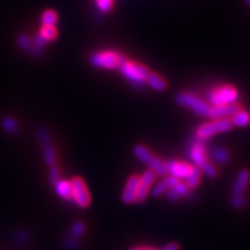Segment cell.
Instances as JSON below:
<instances>
[{
	"label": "cell",
	"instance_id": "1",
	"mask_svg": "<svg viewBox=\"0 0 250 250\" xmlns=\"http://www.w3.org/2000/svg\"><path fill=\"white\" fill-rule=\"evenodd\" d=\"M188 154H189V158L192 161L193 165L196 166L201 171V173L209 178L217 176L218 171L208 159L206 147L203 145V141L198 140V142L193 143L189 148Z\"/></svg>",
	"mask_w": 250,
	"mask_h": 250
},
{
	"label": "cell",
	"instance_id": "2",
	"mask_svg": "<svg viewBox=\"0 0 250 250\" xmlns=\"http://www.w3.org/2000/svg\"><path fill=\"white\" fill-rule=\"evenodd\" d=\"M240 98L238 90L230 84H223L215 87L208 94V104L210 106L228 105L237 104Z\"/></svg>",
	"mask_w": 250,
	"mask_h": 250
},
{
	"label": "cell",
	"instance_id": "3",
	"mask_svg": "<svg viewBox=\"0 0 250 250\" xmlns=\"http://www.w3.org/2000/svg\"><path fill=\"white\" fill-rule=\"evenodd\" d=\"M119 69L123 76L130 82L135 87L142 88L145 83V80L150 71L144 65L138 64V62H129L126 59H123L122 62L119 66Z\"/></svg>",
	"mask_w": 250,
	"mask_h": 250
},
{
	"label": "cell",
	"instance_id": "4",
	"mask_svg": "<svg viewBox=\"0 0 250 250\" xmlns=\"http://www.w3.org/2000/svg\"><path fill=\"white\" fill-rule=\"evenodd\" d=\"M233 127V125L230 119H212V121H208L203 123L196 128V138L201 141H206L208 139L213 138L217 135L223 134V132H228Z\"/></svg>",
	"mask_w": 250,
	"mask_h": 250
},
{
	"label": "cell",
	"instance_id": "5",
	"mask_svg": "<svg viewBox=\"0 0 250 250\" xmlns=\"http://www.w3.org/2000/svg\"><path fill=\"white\" fill-rule=\"evenodd\" d=\"M175 101L177 103V104L189 108L190 111H192L195 114H197L201 117H208L210 105L207 103V101L202 100L201 98L194 95L192 93H188V92L179 93L176 95Z\"/></svg>",
	"mask_w": 250,
	"mask_h": 250
},
{
	"label": "cell",
	"instance_id": "6",
	"mask_svg": "<svg viewBox=\"0 0 250 250\" xmlns=\"http://www.w3.org/2000/svg\"><path fill=\"white\" fill-rule=\"evenodd\" d=\"M121 54L115 51H104L94 54L91 58V64L96 68L117 69L123 61Z\"/></svg>",
	"mask_w": 250,
	"mask_h": 250
},
{
	"label": "cell",
	"instance_id": "7",
	"mask_svg": "<svg viewBox=\"0 0 250 250\" xmlns=\"http://www.w3.org/2000/svg\"><path fill=\"white\" fill-rule=\"evenodd\" d=\"M155 177L156 175L149 169L145 170L143 172V174L139 176V188H138L136 202L142 203L147 199L148 195L150 193L151 188L155 183Z\"/></svg>",
	"mask_w": 250,
	"mask_h": 250
},
{
	"label": "cell",
	"instance_id": "8",
	"mask_svg": "<svg viewBox=\"0 0 250 250\" xmlns=\"http://www.w3.org/2000/svg\"><path fill=\"white\" fill-rule=\"evenodd\" d=\"M72 191L73 199L81 208H87L91 203V197L89 191L85 187L84 182L81 177H75L72 179Z\"/></svg>",
	"mask_w": 250,
	"mask_h": 250
},
{
	"label": "cell",
	"instance_id": "9",
	"mask_svg": "<svg viewBox=\"0 0 250 250\" xmlns=\"http://www.w3.org/2000/svg\"><path fill=\"white\" fill-rule=\"evenodd\" d=\"M167 166H168V175L173 176L177 178L178 181H184L186 177L189 175L190 171L193 167V165H190L186 162L182 161H169L167 162Z\"/></svg>",
	"mask_w": 250,
	"mask_h": 250
},
{
	"label": "cell",
	"instance_id": "10",
	"mask_svg": "<svg viewBox=\"0 0 250 250\" xmlns=\"http://www.w3.org/2000/svg\"><path fill=\"white\" fill-rule=\"evenodd\" d=\"M139 188V176L131 175L128 177L126 184H125L124 190L122 192V201L126 205L136 202L137 193Z\"/></svg>",
	"mask_w": 250,
	"mask_h": 250
},
{
	"label": "cell",
	"instance_id": "11",
	"mask_svg": "<svg viewBox=\"0 0 250 250\" xmlns=\"http://www.w3.org/2000/svg\"><path fill=\"white\" fill-rule=\"evenodd\" d=\"M179 181L177 178L171 176V175H166L162 177L161 181L158 183H154L150 193L153 197H161L163 195H165L172 187L175 186Z\"/></svg>",
	"mask_w": 250,
	"mask_h": 250
},
{
	"label": "cell",
	"instance_id": "12",
	"mask_svg": "<svg viewBox=\"0 0 250 250\" xmlns=\"http://www.w3.org/2000/svg\"><path fill=\"white\" fill-rule=\"evenodd\" d=\"M240 108L238 104H228V105H219L210 106L208 118L210 119H230L231 116Z\"/></svg>",
	"mask_w": 250,
	"mask_h": 250
},
{
	"label": "cell",
	"instance_id": "13",
	"mask_svg": "<svg viewBox=\"0 0 250 250\" xmlns=\"http://www.w3.org/2000/svg\"><path fill=\"white\" fill-rule=\"evenodd\" d=\"M250 184V172L246 169L239 171L231 187L232 195L243 194Z\"/></svg>",
	"mask_w": 250,
	"mask_h": 250
},
{
	"label": "cell",
	"instance_id": "14",
	"mask_svg": "<svg viewBox=\"0 0 250 250\" xmlns=\"http://www.w3.org/2000/svg\"><path fill=\"white\" fill-rule=\"evenodd\" d=\"M189 187L186 185V183L179 181L165 194V196L169 201H176L179 198L187 196L189 194Z\"/></svg>",
	"mask_w": 250,
	"mask_h": 250
},
{
	"label": "cell",
	"instance_id": "15",
	"mask_svg": "<svg viewBox=\"0 0 250 250\" xmlns=\"http://www.w3.org/2000/svg\"><path fill=\"white\" fill-rule=\"evenodd\" d=\"M145 84L150 87L152 90L163 92L167 89V82L165 78L161 76L160 74H156L153 72H149L145 80Z\"/></svg>",
	"mask_w": 250,
	"mask_h": 250
},
{
	"label": "cell",
	"instance_id": "16",
	"mask_svg": "<svg viewBox=\"0 0 250 250\" xmlns=\"http://www.w3.org/2000/svg\"><path fill=\"white\" fill-rule=\"evenodd\" d=\"M208 156L210 162L219 164V165H224L230 160V153L224 147H215L214 149L210 150Z\"/></svg>",
	"mask_w": 250,
	"mask_h": 250
},
{
	"label": "cell",
	"instance_id": "17",
	"mask_svg": "<svg viewBox=\"0 0 250 250\" xmlns=\"http://www.w3.org/2000/svg\"><path fill=\"white\" fill-rule=\"evenodd\" d=\"M148 167H149V170H151L156 176L164 177L168 175L167 162H164L162 159L156 158V156H153V159L148 164Z\"/></svg>",
	"mask_w": 250,
	"mask_h": 250
},
{
	"label": "cell",
	"instance_id": "18",
	"mask_svg": "<svg viewBox=\"0 0 250 250\" xmlns=\"http://www.w3.org/2000/svg\"><path fill=\"white\" fill-rule=\"evenodd\" d=\"M56 191L58 195L62 198H64L66 200L73 199V191H72V184L71 182L68 181H58L56 184Z\"/></svg>",
	"mask_w": 250,
	"mask_h": 250
},
{
	"label": "cell",
	"instance_id": "19",
	"mask_svg": "<svg viewBox=\"0 0 250 250\" xmlns=\"http://www.w3.org/2000/svg\"><path fill=\"white\" fill-rule=\"evenodd\" d=\"M230 121L233 126L245 127L250 123V114L247 111H244V109L239 108L238 111L231 116Z\"/></svg>",
	"mask_w": 250,
	"mask_h": 250
},
{
	"label": "cell",
	"instance_id": "20",
	"mask_svg": "<svg viewBox=\"0 0 250 250\" xmlns=\"http://www.w3.org/2000/svg\"><path fill=\"white\" fill-rule=\"evenodd\" d=\"M132 152H134L135 156L140 162L146 164V165H148V164L150 163V161L153 159V156H154L153 153L149 150V148H147L144 145L135 146Z\"/></svg>",
	"mask_w": 250,
	"mask_h": 250
},
{
	"label": "cell",
	"instance_id": "21",
	"mask_svg": "<svg viewBox=\"0 0 250 250\" xmlns=\"http://www.w3.org/2000/svg\"><path fill=\"white\" fill-rule=\"evenodd\" d=\"M200 181H201V171L196 166L193 165L189 175H188L185 179V183L188 187H189V189H195V188H197L199 186Z\"/></svg>",
	"mask_w": 250,
	"mask_h": 250
},
{
	"label": "cell",
	"instance_id": "22",
	"mask_svg": "<svg viewBox=\"0 0 250 250\" xmlns=\"http://www.w3.org/2000/svg\"><path fill=\"white\" fill-rule=\"evenodd\" d=\"M41 21L43 26H54L58 22V15L52 10L45 11L42 15Z\"/></svg>",
	"mask_w": 250,
	"mask_h": 250
},
{
	"label": "cell",
	"instance_id": "23",
	"mask_svg": "<svg viewBox=\"0 0 250 250\" xmlns=\"http://www.w3.org/2000/svg\"><path fill=\"white\" fill-rule=\"evenodd\" d=\"M40 35L44 38V40L47 41H53L56 40L58 37V30L54 26H43Z\"/></svg>",
	"mask_w": 250,
	"mask_h": 250
},
{
	"label": "cell",
	"instance_id": "24",
	"mask_svg": "<svg viewBox=\"0 0 250 250\" xmlns=\"http://www.w3.org/2000/svg\"><path fill=\"white\" fill-rule=\"evenodd\" d=\"M229 203L233 208L241 209V208H244L247 206V198L243 194L232 195V197L229 200Z\"/></svg>",
	"mask_w": 250,
	"mask_h": 250
},
{
	"label": "cell",
	"instance_id": "25",
	"mask_svg": "<svg viewBox=\"0 0 250 250\" xmlns=\"http://www.w3.org/2000/svg\"><path fill=\"white\" fill-rule=\"evenodd\" d=\"M44 158H45V162L48 166H53L54 163L57 161V154L56 151H54L53 148L49 145L45 146L44 148Z\"/></svg>",
	"mask_w": 250,
	"mask_h": 250
},
{
	"label": "cell",
	"instance_id": "26",
	"mask_svg": "<svg viewBox=\"0 0 250 250\" xmlns=\"http://www.w3.org/2000/svg\"><path fill=\"white\" fill-rule=\"evenodd\" d=\"M95 2L98 6V9L101 12L108 13V12H111L113 9L114 0H95Z\"/></svg>",
	"mask_w": 250,
	"mask_h": 250
},
{
	"label": "cell",
	"instance_id": "27",
	"mask_svg": "<svg viewBox=\"0 0 250 250\" xmlns=\"http://www.w3.org/2000/svg\"><path fill=\"white\" fill-rule=\"evenodd\" d=\"M2 126L6 131L9 132H15L17 130V124H16V121L13 118H10V117L9 118H5L2 121Z\"/></svg>",
	"mask_w": 250,
	"mask_h": 250
},
{
	"label": "cell",
	"instance_id": "28",
	"mask_svg": "<svg viewBox=\"0 0 250 250\" xmlns=\"http://www.w3.org/2000/svg\"><path fill=\"white\" fill-rule=\"evenodd\" d=\"M18 44H19V46L21 47V48H23V49H28V48H30V45H31L30 39H29L27 36L21 35V36H19V38H18Z\"/></svg>",
	"mask_w": 250,
	"mask_h": 250
},
{
	"label": "cell",
	"instance_id": "29",
	"mask_svg": "<svg viewBox=\"0 0 250 250\" xmlns=\"http://www.w3.org/2000/svg\"><path fill=\"white\" fill-rule=\"evenodd\" d=\"M83 230H84V228L82 222H76L72 228V233L74 236H81V234L83 232Z\"/></svg>",
	"mask_w": 250,
	"mask_h": 250
},
{
	"label": "cell",
	"instance_id": "30",
	"mask_svg": "<svg viewBox=\"0 0 250 250\" xmlns=\"http://www.w3.org/2000/svg\"><path fill=\"white\" fill-rule=\"evenodd\" d=\"M59 170L56 167H52L50 170V179L53 184H56L59 181Z\"/></svg>",
	"mask_w": 250,
	"mask_h": 250
},
{
	"label": "cell",
	"instance_id": "31",
	"mask_svg": "<svg viewBox=\"0 0 250 250\" xmlns=\"http://www.w3.org/2000/svg\"><path fill=\"white\" fill-rule=\"evenodd\" d=\"M161 250H181L177 243H169L166 246H164Z\"/></svg>",
	"mask_w": 250,
	"mask_h": 250
},
{
	"label": "cell",
	"instance_id": "32",
	"mask_svg": "<svg viewBox=\"0 0 250 250\" xmlns=\"http://www.w3.org/2000/svg\"><path fill=\"white\" fill-rule=\"evenodd\" d=\"M39 137H40V140L42 141L44 144H46L47 141H48V139H49L48 135H47L45 131H43V134H42V132H41V134H39Z\"/></svg>",
	"mask_w": 250,
	"mask_h": 250
},
{
	"label": "cell",
	"instance_id": "33",
	"mask_svg": "<svg viewBox=\"0 0 250 250\" xmlns=\"http://www.w3.org/2000/svg\"><path fill=\"white\" fill-rule=\"evenodd\" d=\"M131 250H156V249L153 247H136Z\"/></svg>",
	"mask_w": 250,
	"mask_h": 250
},
{
	"label": "cell",
	"instance_id": "34",
	"mask_svg": "<svg viewBox=\"0 0 250 250\" xmlns=\"http://www.w3.org/2000/svg\"><path fill=\"white\" fill-rule=\"evenodd\" d=\"M244 1H245V4L250 7V0H244Z\"/></svg>",
	"mask_w": 250,
	"mask_h": 250
}]
</instances>
